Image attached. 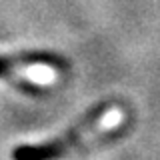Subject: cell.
Returning <instances> with one entry per match:
<instances>
[{
	"mask_svg": "<svg viewBox=\"0 0 160 160\" xmlns=\"http://www.w3.org/2000/svg\"><path fill=\"white\" fill-rule=\"evenodd\" d=\"M28 66H48L54 70H64L68 68V60L54 52L46 50H26V52H16V54H0V78L6 74H12L18 68H28Z\"/></svg>",
	"mask_w": 160,
	"mask_h": 160,
	"instance_id": "2",
	"label": "cell"
},
{
	"mask_svg": "<svg viewBox=\"0 0 160 160\" xmlns=\"http://www.w3.org/2000/svg\"><path fill=\"white\" fill-rule=\"evenodd\" d=\"M110 108H112L110 100L92 104L76 122L66 128V132L58 134V136H54L52 140H46V142L16 146L12 150V160H60L72 148L80 146V140L84 138V134L96 126Z\"/></svg>",
	"mask_w": 160,
	"mask_h": 160,
	"instance_id": "1",
	"label": "cell"
}]
</instances>
